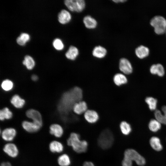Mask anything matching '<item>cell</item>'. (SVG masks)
<instances>
[{"mask_svg": "<svg viewBox=\"0 0 166 166\" xmlns=\"http://www.w3.org/2000/svg\"><path fill=\"white\" fill-rule=\"evenodd\" d=\"M67 144L71 147L75 152L78 153L85 152L88 146L87 141L81 140L80 135L74 132H71L67 140Z\"/></svg>", "mask_w": 166, "mask_h": 166, "instance_id": "cell-1", "label": "cell"}, {"mask_svg": "<svg viewBox=\"0 0 166 166\" xmlns=\"http://www.w3.org/2000/svg\"><path fill=\"white\" fill-rule=\"evenodd\" d=\"M114 137L111 131L106 128L100 133L97 139V144L101 149L106 150L110 148L113 144Z\"/></svg>", "mask_w": 166, "mask_h": 166, "instance_id": "cell-2", "label": "cell"}, {"mask_svg": "<svg viewBox=\"0 0 166 166\" xmlns=\"http://www.w3.org/2000/svg\"><path fill=\"white\" fill-rule=\"evenodd\" d=\"M151 25L154 27L155 32L161 34L166 31V20L163 17L156 16L151 20Z\"/></svg>", "mask_w": 166, "mask_h": 166, "instance_id": "cell-3", "label": "cell"}, {"mask_svg": "<svg viewBox=\"0 0 166 166\" xmlns=\"http://www.w3.org/2000/svg\"><path fill=\"white\" fill-rule=\"evenodd\" d=\"M124 157L130 160L132 162L134 161L138 165H144L146 161L144 158L135 150L131 148L126 149L124 153Z\"/></svg>", "mask_w": 166, "mask_h": 166, "instance_id": "cell-4", "label": "cell"}, {"mask_svg": "<svg viewBox=\"0 0 166 166\" xmlns=\"http://www.w3.org/2000/svg\"><path fill=\"white\" fill-rule=\"evenodd\" d=\"M64 3L69 10L78 13L82 11L86 5L84 0H65Z\"/></svg>", "mask_w": 166, "mask_h": 166, "instance_id": "cell-5", "label": "cell"}, {"mask_svg": "<svg viewBox=\"0 0 166 166\" xmlns=\"http://www.w3.org/2000/svg\"><path fill=\"white\" fill-rule=\"evenodd\" d=\"M25 114L26 117L25 120L31 121L42 127L43 122L42 117L38 111L34 109H30L26 111Z\"/></svg>", "mask_w": 166, "mask_h": 166, "instance_id": "cell-6", "label": "cell"}, {"mask_svg": "<svg viewBox=\"0 0 166 166\" xmlns=\"http://www.w3.org/2000/svg\"><path fill=\"white\" fill-rule=\"evenodd\" d=\"M17 133L16 129L14 127H8L3 129H0V135L2 139L6 142H10L16 137Z\"/></svg>", "mask_w": 166, "mask_h": 166, "instance_id": "cell-7", "label": "cell"}, {"mask_svg": "<svg viewBox=\"0 0 166 166\" xmlns=\"http://www.w3.org/2000/svg\"><path fill=\"white\" fill-rule=\"evenodd\" d=\"M3 151L6 154L12 158H15L19 155V151L17 146L11 142L5 144L3 147Z\"/></svg>", "mask_w": 166, "mask_h": 166, "instance_id": "cell-8", "label": "cell"}, {"mask_svg": "<svg viewBox=\"0 0 166 166\" xmlns=\"http://www.w3.org/2000/svg\"><path fill=\"white\" fill-rule=\"evenodd\" d=\"M21 126L24 131L31 133H36L42 128L34 122L27 120L23 121L21 123Z\"/></svg>", "mask_w": 166, "mask_h": 166, "instance_id": "cell-9", "label": "cell"}, {"mask_svg": "<svg viewBox=\"0 0 166 166\" xmlns=\"http://www.w3.org/2000/svg\"><path fill=\"white\" fill-rule=\"evenodd\" d=\"M120 71L125 75H129L132 72V65L129 61L125 58L120 59L119 63Z\"/></svg>", "mask_w": 166, "mask_h": 166, "instance_id": "cell-10", "label": "cell"}, {"mask_svg": "<svg viewBox=\"0 0 166 166\" xmlns=\"http://www.w3.org/2000/svg\"><path fill=\"white\" fill-rule=\"evenodd\" d=\"M83 115L86 121L90 124L96 123L99 119L98 113L93 110L88 109L84 114Z\"/></svg>", "mask_w": 166, "mask_h": 166, "instance_id": "cell-11", "label": "cell"}, {"mask_svg": "<svg viewBox=\"0 0 166 166\" xmlns=\"http://www.w3.org/2000/svg\"><path fill=\"white\" fill-rule=\"evenodd\" d=\"M64 128L62 125L58 123H53L49 127V133L57 138L61 137L64 133Z\"/></svg>", "mask_w": 166, "mask_h": 166, "instance_id": "cell-12", "label": "cell"}, {"mask_svg": "<svg viewBox=\"0 0 166 166\" xmlns=\"http://www.w3.org/2000/svg\"><path fill=\"white\" fill-rule=\"evenodd\" d=\"M88 109L87 103L85 101L81 100L74 104L73 107V111L75 114L81 115L84 114Z\"/></svg>", "mask_w": 166, "mask_h": 166, "instance_id": "cell-13", "label": "cell"}, {"mask_svg": "<svg viewBox=\"0 0 166 166\" xmlns=\"http://www.w3.org/2000/svg\"><path fill=\"white\" fill-rule=\"evenodd\" d=\"M64 146L61 142L53 140L51 141L49 145V148L50 152L53 153H60L63 152Z\"/></svg>", "mask_w": 166, "mask_h": 166, "instance_id": "cell-14", "label": "cell"}, {"mask_svg": "<svg viewBox=\"0 0 166 166\" xmlns=\"http://www.w3.org/2000/svg\"><path fill=\"white\" fill-rule=\"evenodd\" d=\"M114 84L117 86H121L126 84L128 82L127 77L124 74L118 73L114 76L113 78Z\"/></svg>", "mask_w": 166, "mask_h": 166, "instance_id": "cell-15", "label": "cell"}, {"mask_svg": "<svg viewBox=\"0 0 166 166\" xmlns=\"http://www.w3.org/2000/svg\"><path fill=\"white\" fill-rule=\"evenodd\" d=\"M10 102L15 108L20 109L22 108L25 104V101L19 95L15 94L11 98Z\"/></svg>", "mask_w": 166, "mask_h": 166, "instance_id": "cell-16", "label": "cell"}, {"mask_svg": "<svg viewBox=\"0 0 166 166\" xmlns=\"http://www.w3.org/2000/svg\"><path fill=\"white\" fill-rule=\"evenodd\" d=\"M72 16L70 13L65 10H62L58 14V20L61 24H65L69 23L71 20Z\"/></svg>", "mask_w": 166, "mask_h": 166, "instance_id": "cell-17", "label": "cell"}, {"mask_svg": "<svg viewBox=\"0 0 166 166\" xmlns=\"http://www.w3.org/2000/svg\"><path fill=\"white\" fill-rule=\"evenodd\" d=\"M107 53L106 49L104 47L98 45L95 46L92 51V55L95 57L101 59L104 58Z\"/></svg>", "mask_w": 166, "mask_h": 166, "instance_id": "cell-18", "label": "cell"}, {"mask_svg": "<svg viewBox=\"0 0 166 166\" xmlns=\"http://www.w3.org/2000/svg\"><path fill=\"white\" fill-rule=\"evenodd\" d=\"M83 22L85 27L89 29H95L97 25L96 20L90 15L85 16L83 19Z\"/></svg>", "mask_w": 166, "mask_h": 166, "instance_id": "cell-19", "label": "cell"}, {"mask_svg": "<svg viewBox=\"0 0 166 166\" xmlns=\"http://www.w3.org/2000/svg\"><path fill=\"white\" fill-rule=\"evenodd\" d=\"M79 54V51L76 47L71 45L65 53L66 57L68 59L74 61L75 60Z\"/></svg>", "mask_w": 166, "mask_h": 166, "instance_id": "cell-20", "label": "cell"}, {"mask_svg": "<svg viewBox=\"0 0 166 166\" xmlns=\"http://www.w3.org/2000/svg\"><path fill=\"white\" fill-rule=\"evenodd\" d=\"M150 72L152 74L157 75L163 77L164 74L165 70L163 66L160 64H153L150 67Z\"/></svg>", "mask_w": 166, "mask_h": 166, "instance_id": "cell-21", "label": "cell"}, {"mask_svg": "<svg viewBox=\"0 0 166 166\" xmlns=\"http://www.w3.org/2000/svg\"><path fill=\"white\" fill-rule=\"evenodd\" d=\"M57 162L60 166H69L71 163L70 156L66 153H63L60 155L57 158Z\"/></svg>", "mask_w": 166, "mask_h": 166, "instance_id": "cell-22", "label": "cell"}, {"mask_svg": "<svg viewBox=\"0 0 166 166\" xmlns=\"http://www.w3.org/2000/svg\"><path fill=\"white\" fill-rule=\"evenodd\" d=\"M149 52V49L143 45L138 46L135 50V53L136 56L140 59L147 57L148 55Z\"/></svg>", "mask_w": 166, "mask_h": 166, "instance_id": "cell-23", "label": "cell"}, {"mask_svg": "<svg viewBox=\"0 0 166 166\" xmlns=\"http://www.w3.org/2000/svg\"><path fill=\"white\" fill-rule=\"evenodd\" d=\"M13 116L12 112L7 107L0 109V120L1 121L11 119Z\"/></svg>", "mask_w": 166, "mask_h": 166, "instance_id": "cell-24", "label": "cell"}, {"mask_svg": "<svg viewBox=\"0 0 166 166\" xmlns=\"http://www.w3.org/2000/svg\"><path fill=\"white\" fill-rule=\"evenodd\" d=\"M150 144L152 148L157 151H161L163 146L160 139L156 136L152 137L150 140Z\"/></svg>", "mask_w": 166, "mask_h": 166, "instance_id": "cell-25", "label": "cell"}, {"mask_svg": "<svg viewBox=\"0 0 166 166\" xmlns=\"http://www.w3.org/2000/svg\"><path fill=\"white\" fill-rule=\"evenodd\" d=\"M120 129L121 133L124 135H128L132 131V128L130 124L125 121L121 122L119 124Z\"/></svg>", "mask_w": 166, "mask_h": 166, "instance_id": "cell-26", "label": "cell"}, {"mask_svg": "<svg viewBox=\"0 0 166 166\" xmlns=\"http://www.w3.org/2000/svg\"><path fill=\"white\" fill-rule=\"evenodd\" d=\"M26 69L29 70L33 69L35 66V62L33 58L30 56L26 55L24 57V60L22 62Z\"/></svg>", "mask_w": 166, "mask_h": 166, "instance_id": "cell-27", "label": "cell"}, {"mask_svg": "<svg viewBox=\"0 0 166 166\" xmlns=\"http://www.w3.org/2000/svg\"><path fill=\"white\" fill-rule=\"evenodd\" d=\"M0 85L1 89L6 92H9L13 89L14 83L11 80L6 79L1 82Z\"/></svg>", "mask_w": 166, "mask_h": 166, "instance_id": "cell-28", "label": "cell"}, {"mask_svg": "<svg viewBox=\"0 0 166 166\" xmlns=\"http://www.w3.org/2000/svg\"><path fill=\"white\" fill-rule=\"evenodd\" d=\"M148 126L151 131L156 132L160 129L161 124L156 119H152L149 121Z\"/></svg>", "mask_w": 166, "mask_h": 166, "instance_id": "cell-29", "label": "cell"}, {"mask_svg": "<svg viewBox=\"0 0 166 166\" xmlns=\"http://www.w3.org/2000/svg\"><path fill=\"white\" fill-rule=\"evenodd\" d=\"M145 101L151 110H156L157 103L156 99L152 97H147L145 98Z\"/></svg>", "mask_w": 166, "mask_h": 166, "instance_id": "cell-30", "label": "cell"}, {"mask_svg": "<svg viewBox=\"0 0 166 166\" xmlns=\"http://www.w3.org/2000/svg\"><path fill=\"white\" fill-rule=\"evenodd\" d=\"M30 36L26 33H22L16 39L17 43L20 45H24L29 40Z\"/></svg>", "mask_w": 166, "mask_h": 166, "instance_id": "cell-31", "label": "cell"}, {"mask_svg": "<svg viewBox=\"0 0 166 166\" xmlns=\"http://www.w3.org/2000/svg\"><path fill=\"white\" fill-rule=\"evenodd\" d=\"M154 116L156 119L161 124L166 125V121L163 113L159 110H156L154 112Z\"/></svg>", "mask_w": 166, "mask_h": 166, "instance_id": "cell-32", "label": "cell"}, {"mask_svg": "<svg viewBox=\"0 0 166 166\" xmlns=\"http://www.w3.org/2000/svg\"><path fill=\"white\" fill-rule=\"evenodd\" d=\"M53 45L54 48L57 50H61L64 48V45L62 42L59 38L54 39L53 42Z\"/></svg>", "mask_w": 166, "mask_h": 166, "instance_id": "cell-33", "label": "cell"}, {"mask_svg": "<svg viewBox=\"0 0 166 166\" xmlns=\"http://www.w3.org/2000/svg\"><path fill=\"white\" fill-rule=\"evenodd\" d=\"M132 162L128 159L124 157L121 162L122 166H132Z\"/></svg>", "mask_w": 166, "mask_h": 166, "instance_id": "cell-34", "label": "cell"}, {"mask_svg": "<svg viewBox=\"0 0 166 166\" xmlns=\"http://www.w3.org/2000/svg\"><path fill=\"white\" fill-rule=\"evenodd\" d=\"M83 166H95V165L91 161H85L83 163Z\"/></svg>", "mask_w": 166, "mask_h": 166, "instance_id": "cell-35", "label": "cell"}, {"mask_svg": "<svg viewBox=\"0 0 166 166\" xmlns=\"http://www.w3.org/2000/svg\"><path fill=\"white\" fill-rule=\"evenodd\" d=\"M0 166H12V165L8 161H4L1 163Z\"/></svg>", "mask_w": 166, "mask_h": 166, "instance_id": "cell-36", "label": "cell"}, {"mask_svg": "<svg viewBox=\"0 0 166 166\" xmlns=\"http://www.w3.org/2000/svg\"><path fill=\"white\" fill-rule=\"evenodd\" d=\"M161 110L163 114L166 121V106H163L161 108Z\"/></svg>", "mask_w": 166, "mask_h": 166, "instance_id": "cell-37", "label": "cell"}, {"mask_svg": "<svg viewBox=\"0 0 166 166\" xmlns=\"http://www.w3.org/2000/svg\"><path fill=\"white\" fill-rule=\"evenodd\" d=\"M112 1L115 3H123L126 1L125 0H113Z\"/></svg>", "mask_w": 166, "mask_h": 166, "instance_id": "cell-38", "label": "cell"}, {"mask_svg": "<svg viewBox=\"0 0 166 166\" xmlns=\"http://www.w3.org/2000/svg\"></svg>", "mask_w": 166, "mask_h": 166, "instance_id": "cell-39", "label": "cell"}]
</instances>
